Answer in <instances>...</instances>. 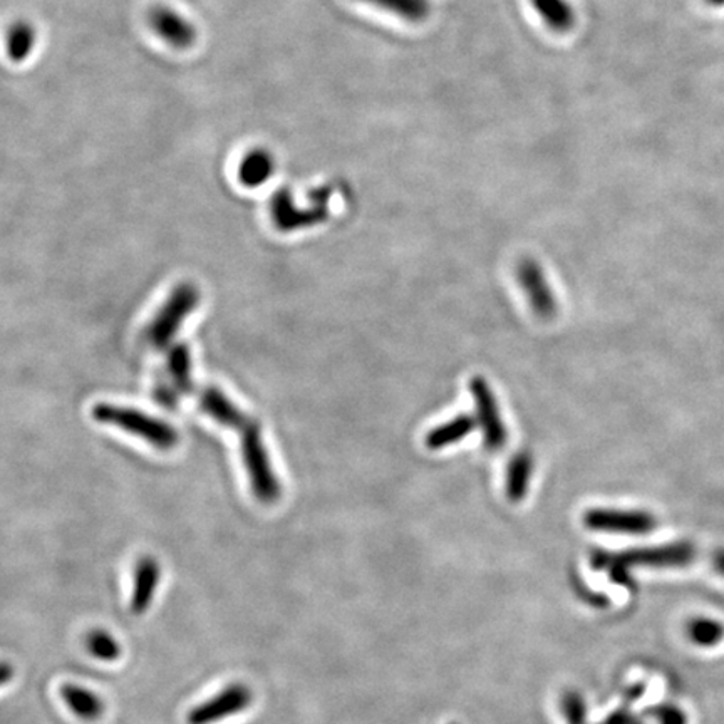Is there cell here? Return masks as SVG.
I'll return each mask as SVG.
<instances>
[{"label": "cell", "instance_id": "cell-17", "mask_svg": "<svg viewBox=\"0 0 724 724\" xmlns=\"http://www.w3.org/2000/svg\"><path fill=\"white\" fill-rule=\"evenodd\" d=\"M530 2L537 14L549 25V30L567 33L574 27L575 12L567 0H530Z\"/></svg>", "mask_w": 724, "mask_h": 724}, {"label": "cell", "instance_id": "cell-27", "mask_svg": "<svg viewBox=\"0 0 724 724\" xmlns=\"http://www.w3.org/2000/svg\"><path fill=\"white\" fill-rule=\"evenodd\" d=\"M713 565L721 575H724V550H720V552L714 553Z\"/></svg>", "mask_w": 724, "mask_h": 724}, {"label": "cell", "instance_id": "cell-6", "mask_svg": "<svg viewBox=\"0 0 724 724\" xmlns=\"http://www.w3.org/2000/svg\"><path fill=\"white\" fill-rule=\"evenodd\" d=\"M254 701V694L249 686L242 682H233L221 689L217 694L211 696L210 700L204 701L198 706L189 711L186 721L188 724H215L227 717L237 716L249 710Z\"/></svg>", "mask_w": 724, "mask_h": 724}, {"label": "cell", "instance_id": "cell-14", "mask_svg": "<svg viewBox=\"0 0 724 724\" xmlns=\"http://www.w3.org/2000/svg\"><path fill=\"white\" fill-rule=\"evenodd\" d=\"M476 423L475 417L470 414H460L453 417L445 425L436 426L435 429L428 433L425 443L429 450H441V448L451 447L455 443H460L461 439L467 438L470 433L475 432Z\"/></svg>", "mask_w": 724, "mask_h": 724}, {"label": "cell", "instance_id": "cell-8", "mask_svg": "<svg viewBox=\"0 0 724 724\" xmlns=\"http://www.w3.org/2000/svg\"><path fill=\"white\" fill-rule=\"evenodd\" d=\"M584 525L596 532L644 536L656 528V518L643 510L593 508L584 515Z\"/></svg>", "mask_w": 724, "mask_h": 724}, {"label": "cell", "instance_id": "cell-23", "mask_svg": "<svg viewBox=\"0 0 724 724\" xmlns=\"http://www.w3.org/2000/svg\"><path fill=\"white\" fill-rule=\"evenodd\" d=\"M154 398H157L158 404L166 407V410H175L179 406L180 393L173 384L158 382L154 386Z\"/></svg>", "mask_w": 724, "mask_h": 724}, {"label": "cell", "instance_id": "cell-12", "mask_svg": "<svg viewBox=\"0 0 724 724\" xmlns=\"http://www.w3.org/2000/svg\"><path fill=\"white\" fill-rule=\"evenodd\" d=\"M200 407L220 425L242 429L250 417L240 411L218 388H207L200 394Z\"/></svg>", "mask_w": 724, "mask_h": 724}, {"label": "cell", "instance_id": "cell-9", "mask_svg": "<svg viewBox=\"0 0 724 724\" xmlns=\"http://www.w3.org/2000/svg\"><path fill=\"white\" fill-rule=\"evenodd\" d=\"M517 277L533 314L540 319H552L556 312V299L542 267L532 258H527L518 264Z\"/></svg>", "mask_w": 724, "mask_h": 724}, {"label": "cell", "instance_id": "cell-3", "mask_svg": "<svg viewBox=\"0 0 724 724\" xmlns=\"http://www.w3.org/2000/svg\"><path fill=\"white\" fill-rule=\"evenodd\" d=\"M696 550L691 543L679 542L673 545L651 547V549H635L631 552L619 553H599L596 556L597 564L600 567L612 568V575L618 577H628V568L635 567H685L694 559Z\"/></svg>", "mask_w": 724, "mask_h": 724}, {"label": "cell", "instance_id": "cell-11", "mask_svg": "<svg viewBox=\"0 0 724 724\" xmlns=\"http://www.w3.org/2000/svg\"><path fill=\"white\" fill-rule=\"evenodd\" d=\"M161 567L154 556H143L136 564L133 575L131 600L129 609L133 614L143 616L157 596L158 584H160Z\"/></svg>", "mask_w": 724, "mask_h": 724}, {"label": "cell", "instance_id": "cell-7", "mask_svg": "<svg viewBox=\"0 0 724 724\" xmlns=\"http://www.w3.org/2000/svg\"><path fill=\"white\" fill-rule=\"evenodd\" d=\"M470 391L475 400L476 423L482 428L485 447L490 451L502 450L507 445L508 435L492 388L485 379L473 378L470 382Z\"/></svg>", "mask_w": 724, "mask_h": 724}, {"label": "cell", "instance_id": "cell-13", "mask_svg": "<svg viewBox=\"0 0 724 724\" xmlns=\"http://www.w3.org/2000/svg\"><path fill=\"white\" fill-rule=\"evenodd\" d=\"M533 460L528 451H518L508 461L507 475H505V493L514 504H518L527 496L532 480Z\"/></svg>", "mask_w": 724, "mask_h": 724}, {"label": "cell", "instance_id": "cell-20", "mask_svg": "<svg viewBox=\"0 0 724 724\" xmlns=\"http://www.w3.org/2000/svg\"><path fill=\"white\" fill-rule=\"evenodd\" d=\"M169 371L172 376V384L175 386L180 394L192 391V354H189V347H186L185 344H176L170 350Z\"/></svg>", "mask_w": 724, "mask_h": 724}, {"label": "cell", "instance_id": "cell-15", "mask_svg": "<svg viewBox=\"0 0 724 724\" xmlns=\"http://www.w3.org/2000/svg\"><path fill=\"white\" fill-rule=\"evenodd\" d=\"M61 698L69 710L81 717L82 721H97L104 714V701L101 700L96 692L90 689L82 688V686L65 685L61 688Z\"/></svg>", "mask_w": 724, "mask_h": 724}, {"label": "cell", "instance_id": "cell-22", "mask_svg": "<svg viewBox=\"0 0 724 724\" xmlns=\"http://www.w3.org/2000/svg\"><path fill=\"white\" fill-rule=\"evenodd\" d=\"M688 635L696 646L713 647L723 641V625L713 619H692L688 624Z\"/></svg>", "mask_w": 724, "mask_h": 724}, {"label": "cell", "instance_id": "cell-26", "mask_svg": "<svg viewBox=\"0 0 724 724\" xmlns=\"http://www.w3.org/2000/svg\"><path fill=\"white\" fill-rule=\"evenodd\" d=\"M14 676V666H12L11 663H8V660H0V688H2V686L9 685Z\"/></svg>", "mask_w": 724, "mask_h": 724}, {"label": "cell", "instance_id": "cell-18", "mask_svg": "<svg viewBox=\"0 0 724 724\" xmlns=\"http://www.w3.org/2000/svg\"><path fill=\"white\" fill-rule=\"evenodd\" d=\"M36 30L30 22H15L8 33L5 46H8L9 58L15 62L25 61L36 47Z\"/></svg>", "mask_w": 724, "mask_h": 724}, {"label": "cell", "instance_id": "cell-19", "mask_svg": "<svg viewBox=\"0 0 724 724\" xmlns=\"http://www.w3.org/2000/svg\"><path fill=\"white\" fill-rule=\"evenodd\" d=\"M407 22H423L432 12L429 0H363Z\"/></svg>", "mask_w": 724, "mask_h": 724}, {"label": "cell", "instance_id": "cell-5", "mask_svg": "<svg viewBox=\"0 0 724 724\" xmlns=\"http://www.w3.org/2000/svg\"><path fill=\"white\" fill-rule=\"evenodd\" d=\"M314 207L299 208L294 202L290 189L283 188L275 193L271 200V215L275 227L283 232L308 229L318 226L329 217V197L331 189L319 188L311 193Z\"/></svg>", "mask_w": 724, "mask_h": 724}, {"label": "cell", "instance_id": "cell-21", "mask_svg": "<svg viewBox=\"0 0 724 724\" xmlns=\"http://www.w3.org/2000/svg\"><path fill=\"white\" fill-rule=\"evenodd\" d=\"M87 650L94 659L103 663H116L123 654L122 644L104 629H93L87 635Z\"/></svg>", "mask_w": 724, "mask_h": 724}, {"label": "cell", "instance_id": "cell-24", "mask_svg": "<svg viewBox=\"0 0 724 724\" xmlns=\"http://www.w3.org/2000/svg\"><path fill=\"white\" fill-rule=\"evenodd\" d=\"M651 714L659 724H686V714L675 706H659Z\"/></svg>", "mask_w": 724, "mask_h": 724}, {"label": "cell", "instance_id": "cell-4", "mask_svg": "<svg viewBox=\"0 0 724 724\" xmlns=\"http://www.w3.org/2000/svg\"><path fill=\"white\" fill-rule=\"evenodd\" d=\"M198 302H200V294L197 287L192 284L176 287L147 329L148 343L157 349L169 346L182 327L183 321L197 309Z\"/></svg>", "mask_w": 724, "mask_h": 724}, {"label": "cell", "instance_id": "cell-25", "mask_svg": "<svg viewBox=\"0 0 724 724\" xmlns=\"http://www.w3.org/2000/svg\"><path fill=\"white\" fill-rule=\"evenodd\" d=\"M567 711H572V714H568V720H571L572 724L582 723V717H584V706H582V701L578 700V696H568Z\"/></svg>", "mask_w": 724, "mask_h": 724}, {"label": "cell", "instance_id": "cell-16", "mask_svg": "<svg viewBox=\"0 0 724 724\" xmlns=\"http://www.w3.org/2000/svg\"><path fill=\"white\" fill-rule=\"evenodd\" d=\"M275 172V158L271 151L258 150L250 151L243 157L239 166V179L243 185L249 188H257L272 179Z\"/></svg>", "mask_w": 724, "mask_h": 724}, {"label": "cell", "instance_id": "cell-28", "mask_svg": "<svg viewBox=\"0 0 724 724\" xmlns=\"http://www.w3.org/2000/svg\"><path fill=\"white\" fill-rule=\"evenodd\" d=\"M708 4L711 5H716V8H721V5H724V0H706Z\"/></svg>", "mask_w": 724, "mask_h": 724}, {"label": "cell", "instance_id": "cell-2", "mask_svg": "<svg viewBox=\"0 0 724 724\" xmlns=\"http://www.w3.org/2000/svg\"><path fill=\"white\" fill-rule=\"evenodd\" d=\"M242 457L245 463L246 475H249L250 486L254 492L255 498L261 504L272 505L280 498V483L275 476L272 468L271 458L265 450L264 439H262L261 425L250 420L242 429Z\"/></svg>", "mask_w": 724, "mask_h": 724}, {"label": "cell", "instance_id": "cell-10", "mask_svg": "<svg viewBox=\"0 0 724 724\" xmlns=\"http://www.w3.org/2000/svg\"><path fill=\"white\" fill-rule=\"evenodd\" d=\"M150 25L164 43L176 49H186L197 39L195 25L166 5H158L150 12Z\"/></svg>", "mask_w": 724, "mask_h": 724}, {"label": "cell", "instance_id": "cell-1", "mask_svg": "<svg viewBox=\"0 0 724 724\" xmlns=\"http://www.w3.org/2000/svg\"><path fill=\"white\" fill-rule=\"evenodd\" d=\"M93 417L104 425L118 426L138 438H143L151 447L161 451L173 450L180 441L179 432L172 425L131 407L97 404L93 410Z\"/></svg>", "mask_w": 724, "mask_h": 724}]
</instances>
